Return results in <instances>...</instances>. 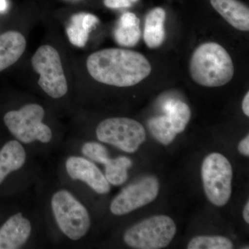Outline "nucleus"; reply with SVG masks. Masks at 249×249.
Returning <instances> with one entry per match:
<instances>
[{
    "label": "nucleus",
    "mask_w": 249,
    "mask_h": 249,
    "mask_svg": "<svg viewBox=\"0 0 249 249\" xmlns=\"http://www.w3.org/2000/svg\"><path fill=\"white\" fill-rule=\"evenodd\" d=\"M7 9V2L6 0H0V11H6Z\"/></svg>",
    "instance_id": "nucleus-27"
},
{
    "label": "nucleus",
    "mask_w": 249,
    "mask_h": 249,
    "mask_svg": "<svg viewBox=\"0 0 249 249\" xmlns=\"http://www.w3.org/2000/svg\"><path fill=\"white\" fill-rule=\"evenodd\" d=\"M106 176L109 184L121 186L128 178L127 170L132 167V161L128 157H119L109 159L105 163Z\"/></svg>",
    "instance_id": "nucleus-19"
},
{
    "label": "nucleus",
    "mask_w": 249,
    "mask_h": 249,
    "mask_svg": "<svg viewBox=\"0 0 249 249\" xmlns=\"http://www.w3.org/2000/svg\"><path fill=\"white\" fill-rule=\"evenodd\" d=\"M52 208L58 227L70 240H80L89 231L91 221L88 211L70 192L62 190L55 193Z\"/></svg>",
    "instance_id": "nucleus-5"
},
{
    "label": "nucleus",
    "mask_w": 249,
    "mask_h": 249,
    "mask_svg": "<svg viewBox=\"0 0 249 249\" xmlns=\"http://www.w3.org/2000/svg\"><path fill=\"white\" fill-rule=\"evenodd\" d=\"M239 152L240 154L249 157V136L247 135L245 139H242L239 143L238 147Z\"/></svg>",
    "instance_id": "nucleus-24"
},
{
    "label": "nucleus",
    "mask_w": 249,
    "mask_h": 249,
    "mask_svg": "<svg viewBox=\"0 0 249 249\" xmlns=\"http://www.w3.org/2000/svg\"><path fill=\"white\" fill-rule=\"evenodd\" d=\"M87 68L96 81L119 88L138 84L152 71L151 65L142 54L118 48L91 54L87 60Z\"/></svg>",
    "instance_id": "nucleus-1"
},
{
    "label": "nucleus",
    "mask_w": 249,
    "mask_h": 249,
    "mask_svg": "<svg viewBox=\"0 0 249 249\" xmlns=\"http://www.w3.org/2000/svg\"><path fill=\"white\" fill-rule=\"evenodd\" d=\"M26 152L22 144L18 141H10L0 150V184L6 177L17 171L24 165Z\"/></svg>",
    "instance_id": "nucleus-16"
},
{
    "label": "nucleus",
    "mask_w": 249,
    "mask_h": 249,
    "mask_svg": "<svg viewBox=\"0 0 249 249\" xmlns=\"http://www.w3.org/2000/svg\"><path fill=\"white\" fill-rule=\"evenodd\" d=\"M201 178L208 199L217 207L225 206L232 192V169L229 160L222 154H210L203 161Z\"/></svg>",
    "instance_id": "nucleus-6"
},
{
    "label": "nucleus",
    "mask_w": 249,
    "mask_h": 249,
    "mask_svg": "<svg viewBox=\"0 0 249 249\" xmlns=\"http://www.w3.org/2000/svg\"><path fill=\"white\" fill-rule=\"evenodd\" d=\"M243 217L245 221L247 224H249V202L247 203L245 205V209L243 211Z\"/></svg>",
    "instance_id": "nucleus-26"
},
{
    "label": "nucleus",
    "mask_w": 249,
    "mask_h": 249,
    "mask_svg": "<svg viewBox=\"0 0 249 249\" xmlns=\"http://www.w3.org/2000/svg\"><path fill=\"white\" fill-rule=\"evenodd\" d=\"M148 128L152 137L163 145H169L178 134L165 115L152 118L148 121Z\"/></svg>",
    "instance_id": "nucleus-20"
},
{
    "label": "nucleus",
    "mask_w": 249,
    "mask_h": 249,
    "mask_svg": "<svg viewBox=\"0 0 249 249\" xmlns=\"http://www.w3.org/2000/svg\"><path fill=\"white\" fill-rule=\"evenodd\" d=\"M165 11L162 8L151 10L145 18L143 39L150 49L160 47L165 40Z\"/></svg>",
    "instance_id": "nucleus-17"
},
{
    "label": "nucleus",
    "mask_w": 249,
    "mask_h": 249,
    "mask_svg": "<svg viewBox=\"0 0 249 249\" xmlns=\"http://www.w3.org/2000/svg\"><path fill=\"white\" fill-rule=\"evenodd\" d=\"M176 224L168 216L156 215L129 228L124 243L136 249H160L169 245L176 234Z\"/></svg>",
    "instance_id": "nucleus-3"
},
{
    "label": "nucleus",
    "mask_w": 249,
    "mask_h": 249,
    "mask_svg": "<svg viewBox=\"0 0 249 249\" xmlns=\"http://www.w3.org/2000/svg\"><path fill=\"white\" fill-rule=\"evenodd\" d=\"M66 170L69 176L73 180L86 183L98 194H107L110 186L106 176L97 166L83 157H70L66 161Z\"/></svg>",
    "instance_id": "nucleus-10"
},
{
    "label": "nucleus",
    "mask_w": 249,
    "mask_h": 249,
    "mask_svg": "<svg viewBox=\"0 0 249 249\" xmlns=\"http://www.w3.org/2000/svg\"><path fill=\"white\" fill-rule=\"evenodd\" d=\"M33 68L39 75L38 85L53 98L65 96L67 81L58 51L50 45L41 46L31 59Z\"/></svg>",
    "instance_id": "nucleus-8"
},
{
    "label": "nucleus",
    "mask_w": 249,
    "mask_h": 249,
    "mask_svg": "<svg viewBox=\"0 0 249 249\" xmlns=\"http://www.w3.org/2000/svg\"><path fill=\"white\" fill-rule=\"evenodd\" d=\"M113 36L118 45L126 47H134L142 37L140 19L133 13H124L116 23Z\"/></svg>",
    "instance_id": "nucleus-14"
},
{
    "label": "nucleus",
    "mask_w": 249,
    "mask_h": 249,
    "mask_svg": "<svg viewBox=\"0 0 249 249\" xmlns=\"http://www.w3.org/2000/svg\"><path fill=\"white\" fill-rule=\"evenodd\" d=\"M31 232V222L18 213L0 228V249H17L25 245Z\"/></svg>",
    "instance_id": "nucleus-11"
},
{
    "label": "nucleus",
    "mask_w": 249,
    "mask_h": 249,
    "mask_svg": "<svg viewBox=\"0 0 249 249\" xmlns=\"http://www.w3.org/2000/svg\"><path fill=\"white\" fill-rule=\"evenodd\" d=\"M231 241L223 236H197L190 241L188 249H232Z\"/></svg>",
    "instance_id": "nucleus-21"
},
{
    "label": "nucleus",
    "mask_w": 249,
    "mask_h": 249,
    "mask_svg": "<svg viewBox=\"0 0 249 249\" xmlns=\"http://www.w3.org/2000/svg\"><path fill=\"white\" fill-rule=\"evenodd\" d=\"M96 136L100 142L114 145L127 153H134L145 142L146 132L138 121L115 117L100 123L96 128Z\"/></svg>",
    "instance_id": "nucleus-7"
},
{
    "label": "nucleus",
    "mask_w": 249,
    "mask_h": 249,
    "mask_svg": "<svg viewBox=\"0 0 249 249\" xmlns=\"http://www.w3.org/2000/svg\"><path fill=\"white\" fill-rule=\"evenodd\" d=\"M190 71L197 84L217 88L227 84L234 75L233 62L227 51L216 42L199 45L192 55Z\"/></svg>",
    "instance_id": "nucleus-2"
},
{
    "label": "nucleus",
    "mask_w": 249,
    "mask_h": 249,
    "mask_svg": "<svg viewBox=\"0 0 249 249\" xmlns=\"http://www.w3.org/2000/svg\"><path fill=\"white\" fill-rule=\"evenodd\" d=\"M26 45L25 37L18 31H9L0 35V71L19 60Z\"/></svg>",
    "instance_id": "nucleus-13"
},
{
    "label": "nucleus",
    "mask_w": 249,
    "mask_h": 249,
    "mask_svg": "<svg viewBox=\"0 0 249 249\" xmlns=\"http://www.w3.org/2000/svg\"><path fill=\"white\" fill-rule=\"evenodd\" d=\"M139 0H103L105 6L111 9L129 8Z\"/></svg>",
    "instance_id": "nucleus-23"
},
{
    "label": "nucleus",
    "mask_w": 249,
    "mask_h": 249,
    "mask_svg": "<svg viewBox=\"0 0 249 249\" xmlns=\"http://www.w3.org/2000/svg\"><path fill=\"white\" fill-rule=\"evenodd\" d=\"M85 157L93 161L104 165L109 160V152L104 145L97 142H88L82 147Z\"/></svg>",
    "instance_id": "nucleus-22"
},
{
    "label": "nucleus",
    "mask_w": 249,
    "mask_h": 249,
    "mask_svg": "<svg viewBox=\"0 0 249 249\" xmlns=\"http://www.w3.org/2000/svg\"><path fill=\"white\" fill-rule=\"evenodd\" d=\"M45 114L40 105L28 104L19 110L6 113L4 124L11 133L23 143H31L36 140L47 143L52 139V132L42 122Z\"/></svg>",
    "instance_id": "nucleus-4"
},
{
    "label": "nucleus",
    "mask_w": 249,
    "mask_h": 249,
    "mask_svg": "<svg viewBox=\"0 0 249 249\" xmlns=\"http://www.w3.org/2000/svg\"><path fill=\"white\" fill-rule=\"evenodd\" d=\"M96 16L88 13L73 15L67 24V37L72 45L83 47L89 39L91 29L98 22Z\"/></svg>",
    "instance_id": "nucleus-15"
},
{
    "label": "nucleus",
    "mask_w": 249,
    "mask_h": 249,
    "mask_svg": "<svg viewBox=\"0 0 249 249\" xmlns=\"http://www.w3.org/2000/svg\"><path fill=\"white\" fill-rule=\"evenodd\" d=\"M213 9L239 31H249V9L239 0H211Z\"/></svg>",
    "instance_id": "nucleus-12"
},
{
    "label": "nucleus",
    "mask_w": 249,
    "mask_h": 249,
    "mask_svg": "<svg viewBox=\"0 0 249 249\" xmlns=\"http://www.w3.org/2000/svg\"><path fill=\"white\" fill-rule=\"evenodd\" d=\"M163 109L176 133L183 132L191 117L189 106L182 101L169 99L163 104Z\"/></svg>",
    "instance_id": "nucleus-18"
},
{
    "label": "nucleus",
    "mask_w": 249,
    "mask_h": 249,
    "mask_svg": "<svg viewBox=\"0 0 249 249\" xmlns=\"http://www.w3.org/2000/svg\"><path fill=\"white\" fill-rule=\"evenodd\" d=\"M242 110L246 116H249V92L247 93L242 104Z\"/></svg>",
    "instance_id": "nucleus-25"
},
{
    "label": "nucleus",
    "mask_w": 249,
    "mask_h": 249,
    "mask_svg": "<svg viewBox=\"0 0 249 249\" xmlns=\"http://www.w3.org/2000/svg\"><path fill=\"white\" fill-rule=\"evenodd\" d=\"M160 183L153 176H147L129 185L113 199L110 211L115 215L128 214L146 206L157 197Z\"/></svg>",
    "instance_id": "nucleus-9"
}]
</instances>
